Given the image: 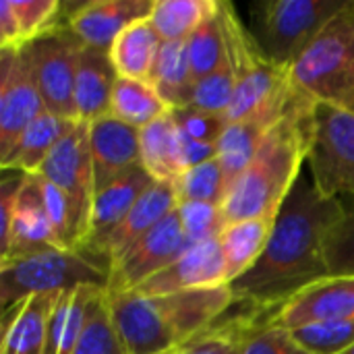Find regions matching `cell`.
<instances>
[{
    "mask_svg": "<svg viewBox=\"0 0 354 354\" xmlns=\"http://www.w3.org/2000/svg\"><path fill=\"white\" fill-rule=\"evenodd\" d=\"M340 199L324 197L313 178L303 176L282 203L259 261L230 286L234 301L272 313L307 286L328 278L324 239L342 216Z\"/></svg>",
    "mask_w": 354,
    "mask_h": 354,
    "instance_id": "6da1fadb",
    "label": "cell"
},
{
    "mask_svg": "<svg viewBox=\"0 0 354 354\" xmlns=\"http://www.w3.org/2000/svg\"><path fill=\"white\" fill-rule=\"evenodd\" d=\"M315 110L317 102L299 89L286 112L266 131L249 168L226 191L222 201L226 224L255 218L276 220L309 162Z\"/></svg>",
    "mask_w": 354,
    "mask_h": 354,
    "instance_id": "7a4b0ae2",
    "label": "cell"
},
{
    "mask_svg": "<svg viewBox=\"0 0 354 354\" xmlns=\"http://www.w3.org/2000/svg\"><path fill=\"white\" fill-rule=\"evenodd\" d=\"M106 295L127 354L172 353L234 305L228 284L153 297L133 290Z\"/></svg>",
    "mask_w": 354,
    "mask_h": 354,
    "instance_id": "3957f363",
    "label": "cell"
},
{
    "mask_svg": "<svg viewBox=\"0 0 354 354\" xmlns=\"http://www.w3.org/2000/svg\"><path fill=\"white\" fill-rule=\"evenodd\" d=\"M220 19L236 85L226 120H266L274 124L299 91L290 66L278 64L263 52L259 39L247 31L230 2L220 0Z\"/></svg>",
    "mask_w": 354,
    "mask_h": 354,
    "instance_id": "277c9868",
    "label": "cell"
},
{
    "mask_svg": "<svg viewBox=\"0 0 354 354\" xmlns=\"http://www.w3.org/2000/svg\"><path fill=\"white\" fill-rule=\"evenodd\" d=\"M108 282L110 263L87 249H46L0 263V305L6 311L23 299L81 286L106 290Z\"/></svg>",
    "mask_w": 354,
    "mask_h": 354,
    "instance_id": "5b68a950",
    "label": "cell"
},
{
    "mask_svg": "<svg viewBox=\"0 0 354 354\" xmlns=\"http://www.w3.org/2000/svg\"><path fill=\"white\" fill-rule=\"evenodd\" d=\"M292 83L315 102L342 104L354 91V0L324 25L292 64Z\"/></svg>",
    "mask_w": 354,
    "mask_h": 354,
    "instance_id": "8992f818",
    "label": "cell"
},
{
    "mask_svg": "<svg viewBox=\"0 0 354 354\" xmlns=\"http://www.w3.org/2000/svg\"><path fill=\"white\" fill-rule=\"evenodd\" d=\"M315 189L330 199L348 195L354 201V112L330 102H317L315 137L309 153Z\"/></svg>",
    "mask_w": 354,
    "mask_h": 354,
    "instance_id": "52a82bcc",
    "label": "cell"
},
{
    "mask_svg": "<svg viewBox=\"0 0 354 354\" xmlns=\"http://www.w3.org/2000/svg\"><path fill=\"white\" fill-rule=\"evenodd\" d=\"M346 0H272L257 17L259 44L278 64L290 66Z\"/></svg>",
    "mask_w": 354,
    "mask_h": 354,
    "instance_id": "ba28073f",
    "label": "cell"
},
{
    "mask_svg": "<svg viewBox=\"0 0 354 354\" xmlns=\"http://www.w3.org/2000/svg\"><path fill=\"white\" fill-rule=\"evenodd\" d=\"M39 174L66 197L73 214L77 245L83 247L89 236L91 209L95 199V178L89 149V124L77 127L56 145Z\"/></svg>",
    "mask_w": 354,
    "mask_h": 354,
    "instance_id": "9c48e42d",
    "label": "cell"
},
{
    "mask_svg": "<svg viewBox=\"0 0 354 354\" xmlns=\"http://www.w3.org/2000/svg\"><path fill=\"white\" fill-rule=\"evenodd\" d=\"M44 108L56 116L77 122L75 81L83 41L71 31L68 23L27 46Z\"/></svg>",
    "mask_w": 354,
    "mask_h": 354,
    "instance_id": "30bf717a",
    "label": "cell"
},
{
    "mask_svg": "<svg viewBox=\"0 0 354 354\" xmlns=\"http://www.w3.org/2000/svg\"><path fill=\"white\" fill-rule=\"evenodd\" d=\"M189 245L191 243L185 236L174 209L110 263V282L106 292L118 295L139 288L143 282L172 266L189 249Z\"/></svg>",
    "mask_w": 354,
    "mask_h": 354,
    "instance_id": "8fae6325",
    "label": "cell"
},
{
    "mask_svg": "<svg viewBox=\"0 0 354 354\" xmlns=\"http://www.w3.org/2000/svg\"><path fill=\"white\" fill-rule=\"evenodd\" d=\"M44 110L29 48L0 50V160Z\"/></svg>",
    "mask_w": 354,
    "mask_h": 354,
    "instance_id": "7c38bea8",
    "label": "cell"
},
{
    "mask_svg": "<svg viewBox=\"0 0 354 354\" xmlns=\"http://www.w3.org/2000/svg\"><path fill=\"white\" fill-rule=\"evenodd\" d=\"M348 317H354V278H324L268 313L263 322L292 332L305 326Z\"/></svg>",
    "mask_w": 354,
    "mask_h": 354,
    "instance_id": "4fadbf2b",
    "label": "cell"
},
{
    "mask_svg": "<svg viewBox=\"0 0 354 354\" xmlns=\"http://www.w3.org/2000/svg\"><path fill=\"white\" fill-rule=\"evenodd\" d=\"M228 284L226 261L220 239L189 245V249L166 270L143 282L133 292L139 295H174L197 288H212Z\"/></svg>",
    "mask_w": 354,
    "mask_h": 354,
    "instance_id": "5bb4252c",
    "label": "cell"
},
{
    "mask_svg": "<svg viewBox=\"0 0 354 354\" xmlns=\"http://www.w3.org/2000/svg\"><path fill=\"white\" fill-rule=\"evenodd\" d=\"M156 0H91L68 12L71 31L83 46L110 52L116 37L137 21L149 19Z\"/></svg>",
    "mask_w": 354,
    "mask_h": 354,
    "instance_id": "9a60e30c",
    "label": "cell"
},
{
    "mask_svg": "<svg viewBox=\"0 0 354 354\" xmlns=\"http://www.w3.org/2000/svg\"><path fill=\"white\" fill-rule=\"evenodd\" d=\"M141 129H135L114 116L89 124V149L95 178V193L114 183L118 176L141 164Z\"/></svg>",
    "mask_w": 354,
    "mask_h": 354,
    "instance_id": "2e32d148",
    "label": "cell"
},
{
    "mask_svg": "<svg viewBox=\"0 0 354 354\" xmlns=\"http://www.w3.org/2000/svg\"><path fill=\"white\" fill-rule=\"evenodd\" d=\"M176 207H178V195L174 183L153 180V185L143 193V197L135 203V207L127 214V218L100 243L87 247V251L112 263L133 243H137L143 234L156 228L166 216H170Z\"/></svg>",
    "mask_w": 354,
    "mask_h": 354,
    "instance_id": "e0dca14e",
    "label": "cell"
},
{
    "mask_svg": "<svg viewBox=\"0 0 354 354\" xmlns=\"http://www.w3.org/2000/svg\"><path fill=\"white\" fill-rule=\"evenodd\" d=\"M46 249H62V247L48 220L44 193H41V176L27 174L23 191L19 195L17 209H15L8 245L0 253V263L37 253V251H46Z\"/></svg>",
    "mask_w": 354,
    "mask_h": 354,
    "instance_id": "ac0fdd59",
    "label": "cell"
},
{
    "mask_svg": "<svg viewBox=\"0 0 354 354\" xmlns=\"http://www.w3.org/2000/svg\"><path fill=\"white\" fill-rule=\"evenodd\" d=\"M60 295H35L2 311L0 354H44L48 319Z\"/></svg>",
    "mask_w": 354,
    "mask_h": 354,
    "instance_id": "d6986e66",
    "label": "cell"
},
{
    "mask_svg": "<svg viewBox=\"0 0 354 354\" xmlns=\"http://www.w3.org/2000/svg\"><path fill=\"white\" fill-rule=\"evenodd\" d=\"M153 185V178L149 172L137 164L122 176H118L114 183L104 187L95 193L93 209H91V222H89V236L83 245V249L93 247L104 236H108L135 207V203L143 197V193Z\"/></svg>",
    "mask_w": 354,
    "mask_h": 354,
    "instance_id": "ffe728a7",
    "label": "cell"
},
{
    "mask_svg": "<svg viewBox=\"0 0 354 354\" xmlns=\"http://www.w3.org/2000/svg\"><path fill=\"white\" fill-rule=\"evenodd\" d=\"M118 73L108 52L83 46L77 81H75V112L77 122L91 124L110 116V102Z\"/></svg>",
    "mask_w": 354,
    "mask_h": 354,
    "instance_id": "44dd1931",
    "label": "cell"
},
{
    "mask_svg": "<svg viewBox=\"0 0 354 354\" xmlns=\"http://www.w3.org/2000/svg\"><path fill=\"white\" fill-rule=\"evenodd\" d=\"M75 127H77L75 120L56 116L44 108L35 116V120L21 133L19 141L8 151V156L0 160V166L12 172L39 174L50 153Z\"/></svg>",
    "mask_w": 354,
    "mask_h": 354,
    "instance_id": "7402d4cb",
    "label": "cell"
},
{
    "mask_svg": "<svg viewBox=\"0 0 354 354\" xmlns=\"http://www.w3.org/2000/svg\"><path fill=\"white\" fill-rule=\"evenodd\" d=\"M139 145L141 166L153 180L174 183L187 170L183 158V137L170 112L141 129Z\"/></svg>",
    "mask_w": 354,
    "mask_h": 354,
    "instance_id": "603a6c76",
    "label": "cell"
},
{
    "mask_svg": "<svg viewBox=\"0 0 354 354\" xmlns=\"http://www.w3.org/2000/svg\"><path fill=\"white\" fill-rule=\"evenodd\" d=\"M100 292L104 290L93 286H81L75 290H66L58 297L48 319L44 354L75 353L87 322L89 307Z\"/></svg>",
    "mask_w": 354,
    "mask_h": 354,
    "instance_id": "cb8c5ba5",
    "label": "cell"
},
{
    "mask_svg": "<svg viewBox=\"0 0 354 354\" xmlns=\"http://www.w3.org/2000/svg\"><path fill=\"white\" fill-rule=\"evenodd\" d=\"M162 44L164 41L153 29V25L149 23V19H143L127 27L116 37L108 54L118 77L149 81L156 68Z\"/></svg>",
    "mask_w": 354,
    "mask_h": 354,
    "instance_id": "d4e9b609",
    "label": "cell"
},
{
    "mask_svg": "<svg viewBox=\"0 0 354 354\" xmlns=\"http://www.w3.org/2000/svg\"><path fill=\"white\" fill-rule=\"evenodd\" d=\"M272 230H274V220L268 218L226 224V228L220 234V245L226 261L228 284L239 280L259 261V257L268 247Z\"/></svg>",
    "mask_w": 354,
    "mask_h": 354,
    "instance_id": "484cf974",
    "label": "cell"
},
{
    "mask_svg": "<svg viewBox=\"0 0 354 354\" xmlns=\"http://www.w3.org/2000/svg\"><path fill=\"white\" fill-rule=\"evenodd\" d=\"M149 83L156 87V91L168 104L170 110L191 104L195 81H193V73L189 64L187 39L162 44Z\"/></svg>",
    "mask_w": 354,
    "mask_h": 354,
    "instance_id": "4316f807",
    "label": "cell"
},
{
    "mask_svg": "<svg viewBox=\"0 0 354 354\" xmlns=\"http://www.w3.org/2000/svg\"><path fill=\"white\" fill-rule=\"evenodd\" d=\"M168 112H170L168 104L160 97V93L149 81L127 79V77L116 79L112 102H110V116L135 129H143Z\"/></svg>",
    "mask_w": 354,
    "mask_h": 354,
    "instance_id": "83f0119b",
    "label": "cell"
},
{
    "mask_svg": "<svg viewBox=\"0 0 354 354\" xmlns=\"http://www.w3.org/2000/svg\"><path fill=\"white\" fill-rule=\"evenodd\" d=\"M259 315L261 313L255 309L239 313L234 317H228V313H224L207 330L199 332L183 346H178L176 354H245L247 338Z\"/></svg>",
    "mask_w": 354,
    "mask_h": 354,
    "instance_id": "f1b7e54d",
    "label": "cell"
},
{
    "mask_svg": "<svg viewBox=\"0 0 354 354\" xmlns=\"http://www.w3.org/2000/svg\"><path fill=\"white\" fill-rule=\"evenodd\" d=\"M270 127L272 124L266 120H234L226 124L218 141V162L222 166L228 189L249 168Z\"/></svg>",
    "mask_w": 354,
    "mask_h": 354,
    "instance_id": "f546056e",
    "label": "cell"
},
{
    "mask_svg": "<svg viewBox=\"0 0 354 354\" xmlns=\"http://www.w3.org/2000/svg\"><path fill=\"white\" fill-rule=\"evenodd\" d=\"M216 6L218 0H156L149 23L162 41H185Z\"/></svg>",
    "mask_w": 354,
    "mask_h": 354,
    "instance_id": "4dcf8cb0",
    "label": "cell"
},
{
    "mask_svg": "<svg viewBox=\"0 0 354 354\" xmlns=\"http://www.w3.org/2000/svg\"><path fill=\"white\" fill-rule=\"evenodd\" d=\"M187 54L193 73V81H201L214 73L226 56L222 19H220V0L218 6L201 21V25L187 37Z\"/></svg>",
    "mask_w": 354,
    "mask_h": 354,
    "instance_id": "1f68e13d",
    "label": "cell"
},
{
    "mask_svg": "<svg viewBox=\"0 0 354 354\" xmlns=\"http://www.w3.org/2000/svg\"><path fill=\"white\" fill-rule=\"evenodd\" d=\"M73 354H127V348L120 340V334L110 313L106 290L93 299L83 334Z\"/></svg>",
    "mask_w": 354,
    "mask_h": 354,
    "instance_id": "d6a6232c",
    "label": "cell"
},
{
    "mask_svg": "<svg viewBox=\"0 0 354 354\" xmlns=\"http://www.w3.org/2000/svg\"><path fill=\"white\" fill-rule=\"evenodd\" d=\"M324 263L328 278H354V201L326 232Z\"/></svg>",
    "mask_w": 354,
    "mask_h": 354,
    "instance_id": "836d02e7",
    "label": "cell"
},
{
    "mask_svg": "<svg viewBox=\"0 0 354 354\" xmlns=\"http://www.w3.org/2000/svg\"><path fill=\"white\" fill-rule=\"evenodd\" d=\"M174 189L178 195V203L205 201V203H218V205H222L226 191H228L218 158H214L205 164L187 168L174 180Z\"/></svg>",
    "mask_w": 354,
    "mask_h": 354,
    "instance_id": "e575fe53",
    "label": "cell"
},
{
    "mask_svg": "<svg viewBox=\"0 0 354 354\" xmlns=\"http://www.w3.org/2000/svg\"><path fill=\"white\" fill-rule=\"evenodd\" d=\"M10 4L17 17L23 48L62 27L60 12L66 6L58 0H10Z\"/></svg>",
    "mask_w": 354,
    "mask_h": 354,
    "instance_id": "d590c367",
    "label": "cell"
},
{
    "mask_svg": "<svg viewBox=\"0 0 354 354\" xmlns=\"http://www.w3.org/2000/svg\"><path fill=\"white\" fill-rule=\"evenodd\" d=\"M234 73L228 60V54L224 56V60L220 62V66L209 73L207 77H203L201 81L195 83L193 89V97L189 106H195L199 110L218 114V116H226L232 100H234Z\"/></svg>",
    "mask_w": 354,
    "mask_h": 354,
    "instance_id": "8d00e7d4",
    "label": "cell"
},
{
    "mask_svg": "<svg viewBox=\"0 0 354 354\" xmlns=\"http://www.w3.org/2000/svg\"><path fill=\"white\" fill-rule=\"evenodd\" d=\"M295 340L311 354H342L354 344V317L292 330Z\"/></svg>",
    "mask_w": 354,
    "mask_h": 354,
    "instance_id": "74e56055",
    "label": "cell"
},
{
    "mask_svg": "<svg viewBox=\"0 0 354 354\" xmlns=\"http://www.w3.org/2000/svg\"><path fill=\"white\" fill-rule=\"evenodd\" d=\"M180 226L191 245L220 239L226 228V220L222 214V205L205 203V201H183L176 207Z\"/></svg>",
    "mask_w": 354,
    "mask_h": 354,
    "instance_id": "f35d334b",
    "label": "cell"
},
{
    "mask_svg": "<svg viewBox=\"0 0 354 354\" xmlns=\"http://www.w3.org/2000/svg\"><path fill=\"white\" fill-rule=\"evenodd\" d=\"M178 131L193 139V141H201V143H214L218 145L228 120L226 116H218L205 110H199L195 106H183V108H172L170 110Z\"/></svg>",
    "mask_w": 354,
    "mask_h": 354,
    "instance_id": "ab89813d",
    "label": "cell"
},
{
    "mask_svg": "<svg viewBox=\"0 0 354 354\" xmlns=\"http://www.w3.org/2000/svg\"><path fill=\"white\" fill-rule=\"evenodd\" d=\"M41 193H44V203H46V212H48V220L52 224V230H54L60 247L62 249H81L77 245L73 214H71V205H68L66 197L60 193V189H56L44 176H41Z\"/></svg>",
    "mask_w": 354,
    "mask_h": 354,
    "instance_id": "60d3db41",
    "label": "cell"
},
{
    "mask_svg": "<svg viewBox=\"0 0 354 354\" xmlns=\"http://www.w3.org/2000/svg\"><path fill=\"white\" fill-rule=\"evenodd\" d=\"M245 354H311L307 348H303L292 332L268 326L261 317L253 326L247 344Z\"/></svg>",
    "mask_w": 354,
    "mask_h": 354,
    "instance_id": "b9f144b4",
    "label": "cell"
},
{
    "mask_svg": "<svg viewBox=\"0 0 354 354\" xmlns=\"http://www.w3.org/2000/svg\"><path fill=\"white\" fill-rule=\"evenodd\" d=\"M27 174L15 172L12 176H4L0 183V218H2V230H0V253L6 249L10 230H12V220H15V209L19 203V195L23 191Z\"/></svg>",
    "mask_w": 354,
    "mask_h": 354,
    "instance_id": "7bdbcfd3",
    "label": "cell"
},
{
    "mask_svg": "<svg viewBox=\"0 0 354 354\" xmlns=\"http://www.w3.org/2000/svg\"><path fill=\"white\" fill-rule=\"evenodd\" d=\"M12 48H23L17 17L10 0H0V50H12Z\"/></svg>",
    "mask_w": 354,
    "mask_h": 354,
    "instance_id": "ee69618b",
    "label": "cell"
},
{
    "mask_svg": "<svg viewBox=\"0 0 354 354\" xmlns=\"http://www.w3.org/2000/svg\"><path fill=\"white\" fill-rule=\"evenodd\" d=\"M183 137V158H185V164L187 168H193V166H199V164H205L214 158H218V145L214 143H201V141H193L189 137Z\"/></svg>",
    "mask_w": 354,
    "mask_h": 354,
    "instance_id": "f6af8a7d",
    "label": "cell"
},
{
    "mask_svg": "<svg viewBox=\"0 0 354 354\" xmlns=\"http://www.w3.org/2000/svg\"><path fill=\"white\" fill-rule=\"evenodd\" d=\"M340 106H344V108H348V110H353L354 112V91L348 95V97H346V100H344V102H342V104H340Z\"/></svg>",
    "mask_w": 354,
    "mask_h": 354,
    "instance_id": "bcb514c9",
    "label": "cell"
},
{
    "mask_svg": "<svg viewBox=\"0 0 354 354\" xmlns=\"http://www.w3.org/2000/svg\"><path fill=\"white\" fill-rule=\"evenodd\" d=\"M342 354H354V344L353 346H351V348H348V351H344V353Z\"/></svg>",
    "mask_w": 354,
    "mask_h": 354,
    "instance_id": "7dc6e473",
    "label": "cell"
},
{
    "mask_svg": "<svg viewBox=\"0 0 354 354\" xmlns=\"http://www.w3.org/2000/svg\"><path fill=\"white\" fill-rule=\"evenodd\" d=\"M162 354H176V351H172V353H162Z\"/></svg>",
    "mask_w": 354,
    "mask_h": 354,
    "instance_id": "c3c4849f",
    "label": "cell"
}]
</instances>
